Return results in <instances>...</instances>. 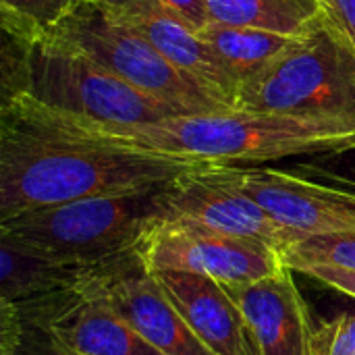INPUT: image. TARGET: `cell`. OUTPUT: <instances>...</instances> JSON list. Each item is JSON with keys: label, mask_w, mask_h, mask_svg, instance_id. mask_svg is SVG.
Segmentation results:
<instances>
[{"label": "cell", "mask_w": 355, "mask_h": 355, "mask_svg": "<svg viewBox=\"0 0 355 355\" xmlns=\"http://www.w3.org/2000/svg\"><path fill=\"white\" fill-rule=\"evenodd\" d=\"M297 272L327 285L329 289H335V291H339L343 295H349V297L355 300V272L341 270V268H335V266H322V264L304 266Z\"/></svg>", "instance_id": "22"}, {"label": "cell", "mask_w": 355, "mask_h": 355, "mask_svg": "<svg viewBox=\"0 0 355 355\" xmlns=\"http://www.w3.org/2000/svg\"><path fill=\"white\" fill-rule=\"evenodd\" d=\"M347 148H354V150H355V141H354V144H349V146H347Z\"/></svg>", "instance_id": "27"}, {"label": "cell", "mask_w": 355, "mask_h": 355, "mask_svg": "<svg viewBox=\"0 0 355 355\" xmlns=\"http://www.w3.org/2000/svg\"><path fill=\"white\" fill-rule=\"evenodd\" d=\"M100 268L58 293L15 304L23 322L48 335L69 355H162L110 306L98 281Z\"/></svg>", "instance_id": "8"}, {"label": "cell", "mask_w": 355, "mask_h": 355, "mask_svg": "<svg viewBox=\"0 0 355 355\" xmlns=\"http://www.w3.org/2000/svg\"><path fill=\"white\" fill-rule=\"evenodd\" d=\"M37 102L96 123H156L177 112L135 89L79 46L48 33L27 48L23 92Z\"/></svg>", "instance_id": "5"}, {"label": "cell", "mask_w": 355, "mask_h": 355, "mask_svg": "<svg viewBox=\"0 0 355 355\" xmlns=\"http://www.w3.org/2000/svg\"><path fill=\"white\" fill-rule=\"evenodd\" d=\"M166 183L33 210L0 223V233L67 264L104 266L135 254L162 220Z\"/></svg>", "instance_id": "4"}, {"label": "cell", "mask_w": 355, "mask_h": 355, "mask_svg": "<svg viewBox=\"0 0 355 355\" xmlns=\"http://www.w3.org/2000/svg\"><path fill=\"white\" fill-rule=\"evenodd\" d=\"M297 171L320 181L355 189V150L343 148L333 154H322L320 160H316L314 164H302L297 166Z\"/></svg>", "instance_id": "20"}, {"label": "cell", "mask_w": 355, "mask_h": 355, "mask_svg": "<svg viewBox=\"0 0 355 355\" xmlns=\"http://www.w3.org/2000/svg\"><path fill=\"white\" fill-rule=\"evenodd\" d=\"M79 0H0V25L27 42L52 33Z\"/></svg>", "instance_id": "18"}, {"label": "cell", "mask_w": 355, "mask_h": 355, "mask_svg": "<svg viewBox=\"0 0 355 355\" xmlns=\"http://www.w3.org/2000/svg\"><path fill=\"white\" fill-rule=\"evenodd\" d=\"M139 258L148 272L185 270L225 287L252 283L285 268L281 252L270 245L164 218L139 243Z\"/></svg>", "instance_id": "9"}, {"label": "cell", "mask_w": 355, "mask_h": 355, "mask_svg": "<svg viewBox=\"0 0 355 355\" xmlns=\"http://www.w3.org/2000/svg\"><path fill=\"white\" fill-rule=\"evenodd\" d=\"M202 164L208 162L85 135L27 94L0 100V223L92 196L160 185Z\"/></svg>", "instance_id": "1"}, {"label": "cell", "mask_w": 355, "mask_h": 355, "mask_svg": "<svg viewBox=\"0 0 355 355\" xmlns=\"http://www.w3.org/2000/svg\"><path fill=\"white\" fill-rule=\"evenodd\" d=\"M200 35L216 52L225 69L235 79L237 87L266 69L300 37L254 27H235L216 21H210L200 31Z\"/></svg>", "instance_id": "16"}, {"label": "cell", "mask_w": 355, "mask_h": 355, "mask_svg": "<svg viewBox=\"0 0 355 355\" xmlns=\"http://www.w3.org/2000/svg\"><path fill=\"white\" fill-rule=\"evenodd\" d=\"M152 275L187 327L212 354H239L245 324L225 285L210 277L185 270H160Z\"/></svg>", "instance_id": "14"}, {"label": "cell", "mask_w": 355, "mask_h": 355, "mask_svg": "<svg viewBox=\"0 0 355 355\" xmlns=\"http://www.w3.org/2000/svg\"><path fill=\"white\" fill-rule=\"evenodd\" d=\"M316 355H318V354H316Z\"/></svg>", "instance_id": "28"}, {"label": "cell", "mask_w": 355, "mask_h": 355, "mask_svg": "<svg viewBox=\"0 0 355 355\" xmlns=\"http://www.w3.org/2000/svg\"><path fill=\"white\" fill-rule=\"evenodd\" d=\"M235 110L355 129V44L331 8L266 69L241 83Z\"/></svg>", "instance_id": "3"}, {"label": "cell", "mask_w": 355, "mask_h": 355, "mask_svg": "<svg viewBox=\"0 0 355 355\" xmlns=\"http://www.w3.org/2000/svg\"><path fill=\"white\" fill-rule=\"evenodd\" d=\"M210 21L302 35L327 12V0H206Z\"/></svg>", "instance_id": "17"}, {"label": "cell", "mask_w": 355, "mask_h": 355, "mask_svg": "<svg viewBox=\"0 0 355 355\" xmlns=\"http://www.w3.org/2000/svg\"><path fill=\"white\" fill-rule=\"evenodd\" d=\"M137 29L164 58L235 110L237 83L206 40L156 0H96Z\"/></svg>", "instance_id": "13"}, {"label": "cell", "mask_w": 355, "mask_h": 355, "mask_svg": "<svg viewBox=\"0 0 355 355\" xmlns=\"http://www.w3.org/2000/svg\"><path fill=\"white\" fill-rule=\"evenodd\" d=\"M162 218L260 241L281 254L302 239L243 191L235 164H202L168 181L162 196Z\"/></svg>", "instance_id": "7"}, {"label": "cell", "mask_w": 355, "mask_h": 355, "mask_svg": "<svg viewBox=\"0 0 355 355\" xmlns=\"http://www.w3.org/2000/svg\"><path fill=\"white\" fill-rule=\"evenodd\" d=\"M237 355H262L260 354V349L256 347V343H254V339L250 337V333H248V329H245V333H243V341H241V349H239V354Z\"/></svg>", "instance_id": "26"}, {"label": "cell", "mask_w": 355, "mask_h": 355, "mask_svg": "<svg viewBox=\"0 0 355 355\" xmlns=\"http://www.w3.org/2000/svg\"><path fill=\"white\" fill-rule=\"evenodd\" d=\"M316 354L355 355V312H343L316 329Z\"/></svg>", "instance_id": "21"}, {"label": "cell", "mask_w": 355, "mask_h": 355, "mask_svg": "<svg viewBox=\"0 0 355 355\" xmlns=\"http://www.w3.org/2000/svg\"><path fill=\"white\" fill-rule=\"evenodd\" d=\"M156 2H160L164 8L175 12L196 31H202L210 23L206 0H156Z\"/></svg>", "instance_id": "24"}, {"label": "cell", "mask_w": 355, "mask_h": 355, "mask_svg": "<svg viewBox=\"0 0 355 355\" xmlns=\"http://www.w3.org/2000/svg\"><path fill=\"white\" fill-rule=\"evenodd\" d=\"M237 179L277 223L308 235L355 233V189L277 166H237Z\"/></svg>", "instance_id": "10"}, {"label": "cell", "mask_w": 355, "mask_h": 355, "mask_svg": "<svg viewBox=\"0 0 355 355\" xmlns=\"http://www.w3.org/2000/svg\"><path fill=\"white\" fill-rule=\"evenodd\" d=\"M62 114L96 139L208 164L260 166L293 156L333 154L355 141V129L339 123L243 110L177 114L139 125H110Z\"/></svg>", "instance_id": "2"}, {"label": "cell", "mask_w": 355, "mask_h": 355, "mask_svg": "<svg viewBox=\"0 0 355 355\" xmlns=\"http://www.w3.org/2000/svg\"><path fill=\"white\" fill-rule=\"evenodd\" d=\"M98 281L110 306L162 355H214L187 327L156 277L146 270L139 250L104 264Z\"/></svg>", "instance_id": "11"}, {"label": "cell", "mask_w": 355, "mask_h": 355, "mask_svg": "<svg viewBox=\"0 0 355 355\" xmlns=\"http://www.w3.org/2000/svg\"><path fill=\"white\" fill-rule=\"evenodd\" d=\"M331 12L339 19V23L347 29L355 44V0H327Z\"/></svg>", "instance_id": "25"}, {"label": "cell", "mask_w": 355, "mask_h": 355, "mask_svg": "<svg viewBox=\"0 0 355 355\" xmlns=\"http://www.w3.org/2000/svg\"><path fill=\"white\" fill-rule=\"evenodd\" d=\"M98 268V266H96ZM89 270L60 262L10 235L0 233V300L27 304L79 283Z\"/></svg>", "instance_id": "15"}, {"label": "cell", "mask_w": 355, "mask_h": 355, "mask_svg": "<svg viewBox=\"0 0 355 355\" xmlns=\"http://www.w3.org/2000/svg\"><path fill=\"white\" fill-rule=\"evenodd\" d=\"M52 33L79 46L123 81L171 106L177 114L233 110L96 0H79Z\"/></svg>", "instance_id": "6"}, {"label": "cell", "mask_w": 355, "mask_h": 355, "mask_svg": "<svg viewBox=\"0 0 355 355\" xmlns=\"http://www.w3.org/2000/svg\"><path fill=\"white\" fill-rule=\"evenodd\" d=\"M0 355H69L67 352H62L48 335H44L42 331L25 324L23 337L21 341L10 349Z\"/></svg>", "instance_id": "23"}, {"label": "cell", "mask_w": 355, "mask_h": 355, "mask_svg": "<svg viewBox=\"0 0 355 355\" xmlns=\"http://www.w3.org/2000/svg\"><path fill=\"white\" fill-rule=\"evenodd\" d=\"M289 266L227 287L262 355H316V327Z\"/></svg>", "instance_id": "12"}, {"label": "cell", "mask_w": 355, "mask_h": 355, "mask_svg": "<svg viewBox=\"0 0 355 355\" xmlns=\"http://www.w3.org/2000/svg\"><path fill=\"white\" fill-rule=\"evenodd\" d=\"M281 256L285 266L295 272L314 264L355 272V233L308 235L291 243Z\"/></svg>", "instance_id": "19"}]
</instances>
